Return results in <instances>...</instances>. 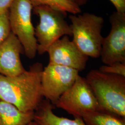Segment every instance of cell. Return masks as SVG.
<instances>
[{
	"label": "cell",
	"instance_id": "obj_10",
	"mask_svg": "<svg viewBox=\"0 0 125 125\" xmlns=\"http://www.w3.org/2000/svg\"><path fill=\"white\" fill-rule=\"evenodd\" d=\"M24 51L16 36L11 32L0 44V75L14 76L26 71L21 59Z\"/></svg>",
	"mask_w": 125,
	"mask_h": 125
},
{
	"label": "cell",
	"instance_id": "obj_6",
	"mask_svg": "<svg viewBox=\"0 0 125 125\" xmlns=\"http://www.w3.org/2000/svg\"><path fill=\"white\" fill-rule=\"evenodd\" d=\"M54 106L75 117L100 111L96 98L86 78L79 75L73 85L59 98Z\"/></svg>",
	"mask_w": 125,
	"mask_h": 125
},
{
	"label": "cell",
	"instance_id": "obj_14",
	"mask_svg": "<svg viewBox=\"0 0 125 125\" xmlns=\"http://www.w3.org/2000/svg\"><path fill=\"white\" fill-rule=\"evenodd\" d=\"M33 8L40 6H46L50 8L72 14L80 13V7L75 4L69 0H29Z\"/></svg>",
	"mask_w": 125,
	"mask_h": 125
},
{
	"label": "cell",
	"instance_id": "obj_19",
	"mask_svg": "<svg viewBox=\"0 0 125 125\" xmlns=\"http://www.w3.org/2000/svg\"><path fill=\"white\" fill-rule=\"evenodd\" d=\"M75 4L80 7L86 4L88 0H69Z\"/></svg>",
	"mask_w": 125,
	"mask_h": 125
},
{
	"label": "cell",
	"instance_id": "obj_12",
	"mask_svg": "<svg viewBox=\"0 0 125 125\" xmlns=\"http://www.w3.org/2000/svg\"><path fill=\"white\" fill-rule=\"evenodd\" d=\"M34 112H23L14 105L0 100V125H28Z\"/></svg>",
	"mask_w": 125,
	"mask_h": 125
},
{
	"label": "cell",
	"instance_id": "obj_8",
	"mask_svg": "<svg viewBox=\"0 0 125 125\" xmlns=\"http://www.w3.org/2000/svg\"><path fill=\"white\" fill-rule=\"evenodd\" d=\"M109 21L111 30L103 38L100 57L105 65L125 63V13L115 12Z\"/></svg>",
	"mask_w": 125,
	"mask_h": 125
},
{
	"label": "cell",
	"instance_id": "obj_9",
	"mask_svg": "<svg viewBox=\"0 0 125 125\" xmlns=\"http://www.w3.org/2000/svg\"><path fill=\"white\" fill-rule=\"evenodd\" d=\"M49 63L69 67L82 72L89 57L82 53L68 36H63L50 46L47 51Z\"/></svg>",
	"mask_w": 125,
	"mask_h": 125
},
{
	"label": "cell",
	"instance_id": "obj_7",
	"mask_svg": "<svg viewBox=\"0 0 125 125\" xmlns=\"http://www.w3.org/2000/svg\"><path fill=\"white\" fill-rule=\"evenodd\" d=\"M78 71L61 65L48 63L43 68L41 86L44 97L54 105L79 75Z\"/></svg>",
	"mask_w": 125,
	"mask_h": 125
},
{
	"label": "cell",
	"instance_id": "obj_16",
	"mask_svg": "<svg viewBox=\"0 0 125 125\" xmlns=\"http://www.w3.org/2000/svg\"><path fill=\"white\" fill-rule=\"evenodd\" d=\"M99 70L103 73L125 77V63L115 62L109 65H104L100 67Z\"/></svg>",
	"mask_w": 125,
	"mask_h": 125
},
{
	"label": "cell",
	"instance_id": "obj_18",
	"mask_svg": "<svg viewBox=\"0 0 125 125\" xmlns=\"http://www.w3.org/2000/svg\"><path fill=\"white\" fill-rule=\"evenodd\" d=\"M15 0H0V13L9 10Z\"/></svg>",
	"mask_w": 125,
	"mask_h": 125
},
{
	"label": "cell",
	"instance_id": "obj_3",
	"mask_svg": "<svg viewBox=\"0 0 125 125\" xmlns=\"http://www.w3.org/2000/svg\"><path fill=\"white\" fill-rule=\"evenodd\" d=\"M73 36L72 41L82 53L88 57H100L103 37L102 30L104 23L103 17L85 13L77 16H69Z\"/></svg>",
	"mask_w": 125,
	"mask_h": 125
},
{
	"label": "cell",
	"instance_id": "obj_1",
	"mask_svg": "<svg viewBox=\"0 0 125 125\" xmlns=\"http://www.w3.org/2000/svg\"><path fill=\"white\" fill-rule=\"evenodd\" d=\"M43 64L37 62L14 76L0 75V100L23 112H34L43 100L41 86Z\"/></svg>",
	"mask_w": 125,
	"mask_h": 125
},
{
	"label": "cell",
	"instance_id": "obj_20",
	"mask_svg": "<svg viewBox=\"0 0 125 125\" xmlns=\"http://www.w3.org/2000/svg\"><path fill=\"white\" fill-rule=\"evenodd\" d=\"M38 125L36 123V122L34 121H31V122H30L29 125Z\"/></svg>",
	"mask_w": 125,
	"mask_h": 125
},
{
	"label": "cell",
	"instance_id": "obj_11",
	"mask_svg": "<svg viewBox=\"0 0 125 125\" xmlns=\"http://www.w3.org/2000/svg\"><path fill=\"white\" fill-rule=\"evenodd\" d=\"M55 106L47 100H43L34 111V121L38 125H87L81 117L74 119L60 117L54 114Z\"/></svg>",
	"mask_w": 125,
	"mask_h": 125
},
{
	"label": "cell",
	"instance_id": "obj_13",
	"mask_svg": "<svg viewBox=\"0 0 125 125\" xmlns=\"http://www.w3.org/2000/svg\"><path fill=\"white\" fill-rule=\"evenodd\" d=\"M87 125H125V118L101 111H94L82 117Z\"/></svg>",
	"mask_w": 125,
	"mask_h": 125
},
{
	"label": "cell",
	"instance_id": "obj_17",
	"mask_svg": "<svg viewBox=\"0 0 125 125\" xmlns=\"http://www.w3.org/2000/svg\"><path fill=\"white\" fill-rule=\"evenodd\" d=\"M114 5L116 12L125 13V0H109Z\"/></svg>",
	"mask_w": 125,
	"mask_h": 125
},
{
	"label": "cell",
	"instance_id": "obj_2",
	"mask_svg": "<svg viewBox=\"0 0 125 125\" xmlns=\"http://www.w3.org/2000/svg\"><path fill=\"white\" fill-rule=\"evenodd\" d=\"M100 111L125 118V77L91 70L85 78Z\"/></svg>",
	"mask_w": 125,
	"mask_h": 125
},
{
	"label": "cell",
	"instance_id": "obj_5",
	"mask_svg": "<svg viewBox=\"0 0 125 125\" xmlns=\"http://www.w3.org/2000/svg\"><path fill=\"white\" fill-rule=\"evenodd\" d=\"M33 7L29 0H15L9 10L11 31L22 45L24 53L33 59L37 52L35 28L31 21Z\"/></svg>",
	"mask_w": 125,
	"mask_h": 125
},
{
	"label": "cell",
	"instance_id": "obj_15",
	"mask_svg": "<svg viewBox=\"0 0 125 125\" xmlns=\"http://www.w3.org/2000/svg\"><path fill=\"white\" fill-rule=\"evenodd\" d=\"M9 11L0 13V44L11 33L9 19Z\"/></svg>",
	"mask_w": 125,
	"mask_h": 125
},
{
	"label": "cell",
	"instance_id": "obj_4",
	"mask_svg": "<svg viewBox=\"0 0 125 125\" xmlns=\"http://www.w3.org/2000/svg\"><path fill=\"white\" fill-rule=\"evenodd\" d=\"M32 11L40 18L35 28L37 52L40 55L47 52L50 46L61 37L72 36L70 25L65 19L67 13L46 6L33 7Z\"/></svg>",
	"mask_w": 125,
	"mask_h": 125
}]
</instances>
